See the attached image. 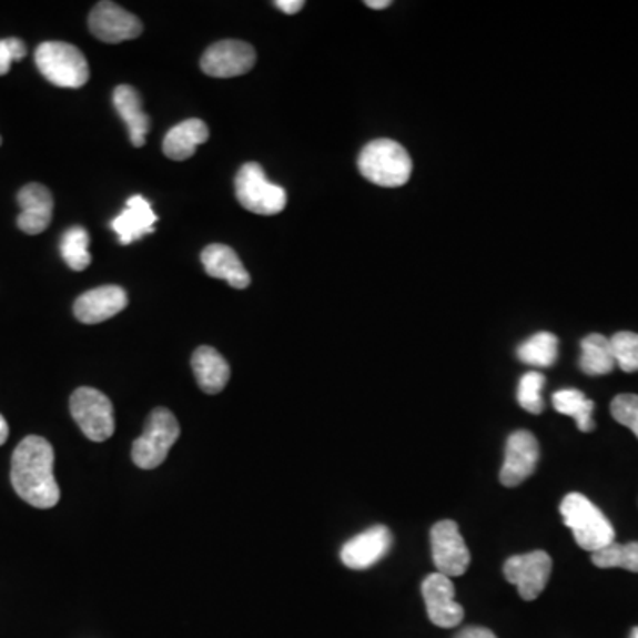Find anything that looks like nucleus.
Returning <instances> with one entry per match:
<instances>
[{
  "mask_svg": "<svg viewBox=\"0 0 638 638\" xmlns=\"http://www.w3.org/2000/svg\"><path fill=\"white\" fill-rule=\"evenodd\" d=\"M234 186L240 204L255 215H277L286 207V190L273 185L260 163H245L236 174Z\"/></svg>",
  "mask_w": 638,
  "mask_h": 638,
  "instance_id": "nucleus-6",
  "label": "nucleus"
},
{
  "mask_svg": "<svg viewBox=\"0 0 638 638\" xmlns=\"http://www.w3.org/2000/svg\"><path fill=\"white\" fill-rule=\"evenodd\" d=\"M18 206L22 212L18 215L17 224L26 234L31 236L41 234L52 222V192L41 183H29L23 186L18 192Z\"/></svg>",
  "mask_w": 638,
  "mask_h": 638,
  "instance_id": "nucleus-16",
  "label": "nucleus"
},
{
  "mask_svg": "<svg viewBox=\"0 0 638 638\" xmlns=\"http://www.w3.org/2000/svg\"><path fill=\"white\" fill-rule=\"evenodd\" d=\"M610 344H612L616 366L621 367L625 373H637L638 334H634V332H617L610 340Z\"/></svg>",
  "mask_w": 638,
  "mask_h": 638,
  "instance_id": "nucleus-28",
  "label": "nucleus"
},
{
  "mask_svg": "<svg viewBox=\"0 0 638 638\" xmlns=\"http://www.w3.org/2000/svg\"><path fill=\"white\" fill-rule=\"evenodd\" d=\"M392 534L385 525H375L350 539L341 548V560L350 569H367L388 554Z\"/></svg>",
  "mask_w": 638,
  "mask_h": 638,
  "instance_id": "nucleus-14",
  "label": "nucleus"
},
{
  "mask_svg": "<svg viewBox=\"0 0 638 638\" xmlns=\"http://www.w3.org/2000/svg\"><path fill=\"white\" fill-rule=\"evenodd\" d=\"M273 6L281 9L282 13L296 14L302 11L305 2L304 0H277V2H273Z\"/></svg>",
  "mask_w": 638,
  "mask_h": 638,
  "instance_id": "nucleus-32",
  "label": "nucleus"
},
{
  "mask_svg": "<svg viewBox=\"0 0 638 638\" xmlns=\"http://www.w3.org/2000/svg\"><path fill=\"white\" fill-rule=\"evenodd\" d=\"M159 216L153 212L151 204L142 195H132L120 216L112 221V230L118 234L121 245H130L136 240L144 239L145 234L154 233V224Z\"/></svg>",
  "mask_w": 638,
  "mask_h": 638,
  "instance_id": "nucleus-17",
  "label": "nucleus"
},
{
  "mask_svg": "<svg viewBox=\"0 0 638 638\" xmlns=\"http://www.w3.org/2000/svg\"><path fill=\"white\" fill-rule=\"evenodd\" d=\"M254 47L239 40L219 41L212 44L201 58V70L215 79L245 75L254 68Z\"/></svg>",
  "mask_w": 638,
  "mask_h": 638,
  "instance_id": "nucleus-10",
  "label": "nucleus"
},
{
  "mask_svg": "<svg viewBox=\"0 0 638 638\" xmlns=\"http://www.w3.org/2000/svg\"><path fill=\"white\" fill-rule=\"evenodd\" d=\"M70 409L80 432L89 440L105 442L114 435V406L103 392L91 387L77 388L70 399Z\"/></svg>",
  "mask_w": 638,
  "mask_h": 638,
  "instance_id": "nucleus-7",
  "label": "nucleus"
},
{
  "mask_svg": "<svg viewBox=\"0 0 638 638\" xmlns=\"http://www.w3.org/2000/svg\"><path fill=\"white\" fill-rule=\"evenodd\" d=\"M358 171L375 185L397 189L409 180L414 165L408 151L399 142L376 139L362 150L358 156Z\"/></svg>",
  "mask_w": 638,
  "mask_h": 638,
  "instance_id": "nucleus-3",
  "label": "nucleus"
},
{
  "mask_svg": "<svg viewBox=\"0 0 638 638\" xmlns=\"http://www.w3.org/2000/svg\"><path fill=\"white\" fill-rule=\"evenodd\" d=\"M178 438H180V424L171 409H153L145 423L144 433L133 442V463L142 470L160 467Z\"/></svg>",
  "mask_w": 638,
  "mask_h": 638,
  "instance_id": "nucleus-5",
  "label": "nucleus"
},
{
  "mask_svg": "<svg viewBox=\"0 0 638 638\" xmlns=\"http://www.w3.org/2000/svg\"><path fill=\"white\" fill-rule=\"evenodd\" d=\"M559 357V340L550 332H539L518 348V358L528 366L550 367Z\"/></svg>",
  "mask_w": 638,
  "mask_h": 638,
  "instance_id": "nucleus-24",
  "label": "nucleus"
},
{
  "mask_svg": "<svg viewBox=\"0 0 638 638\" xmlns=\"http://www.w3.org/2000/svg\"><path fill=\"white\" fill-rule=\"evenodd\" d=\"M593 564L604 569L622 568L638 573V541L605 546L604 550L593 554Z\"/></svg>",
  "mask_w": 638,
  "mask_h": 638,
  "instance_id": "nucleus-26",
  "label": "nucleus"
},
{
  "mask_svg": "<svg viewBox=\"0 0 638 638\" xmlns=\"http://www.w3.org/2000/svg\"><path fill=\"white\" fill-rule=\"evenodd\" d=\"M61 255L64 263L75 272L89 269L91 252H89V233L84 227L75 225L62 234Z\"/></svg>",
  "mask_w": 638,
  "mask_h": 638,
  "instance_id": "nucleus-25",
  "label": "nucleus"
},
{
  "mask_svg": "<svg viewBox=\"0 0 638 638\" xmlns=\"http://www.w3.org/2000/svg\"><path fill=\"white\" fill-rule=\"evenodd\" d=\"M580 369L587 376H605L616 367L612 344L601 334L587 335L581 341Z\"/></svg>",
  "mask_w": 638,
  "mask_h": 638,
  "instance_id": "nucleus-22",
  "label": "nucleus"
},
{
  "mask_svg": "<svg viewBox=\"0 0 638 638\" xmlns=\"http://www.w3.org/2000/svg\"><path fill=\"white\" fill-rule=\"evenodd\" d=\"M89 29L98 40L105 43L135 40L142 34L141 20L114 2L94 6L89 14Z\"/></svg>",
  "mask_w": 638,
  "mask_h": 638,
  "instance_id": "nucleus-11",
  "label": "nucleus"
},
{
  "mask_svg": "<svg viewBox=\"0 0 638 638\" xmlns=\"http://www.w3.org/2000/svg\"><path fill=\"white\" fill-rule=\"evenodd\" d=\"M628 638H638V626L631 630L630 637Z\"/></svg>",
  "mask_w": 638,
  "mask_h": 638,
  "instance_id": "nucleus-35",
  "label": "nucleus"
},
{
  "mask_svg": "<svg viewBox=\"0 0 638 638\" xmlns=\"http://www.w3.org/2000/svg\"><path fill=\"white\" fill-rule=\"evenodd\" d=\"M456 638H497L494 631L483 626H468L465 630L459 631Z\"/></svg>",
  "mask_w": 638,
  "mask_h": 638,
  "instance_id": "nucleus-31",
  "label": "nucleus"
},
{
  "mask_svg": "<svg viewBox=\"0 0 638 638\" xmlns=\"http://www.w3.org/2000/svg\"><path fill=\"white\" fill-rule=\"evenodd\" d=\"M564 525L571 528L575 541L581 550H604L605 546L616 543V530L607 516L590 503L586 495L569 494L560 503Z\"/></svg>",
  "mask_w": 638,
  "mask_h": 638,
  "instance_id": "nucleus-2",
  "label": "nucleus"
},
{
  "mask_svg": "<svg viewBox=\"0 0 638 638\" xmlns=\"http://www.w3.org/2000/svg\"><path fill=\"white\" fill-rule=\"evenodd\" d=\"M27 47L18 38H6L0 40V77L6 75L11 70L14 61L26 58Z\"/></svg>",
  "mask_w": 638,
  "mask_h": 638,
  "instance_id": "nucleus-30",
  "label": "nucleus"
},
{
  "mask_svg": "<svg viewBox=\"0 0 638 638\" xmlns=\"http://www.w3.org/2000/svg\"><path fill=\"white\" fill-rule=\"evenodd\" d=\"M53 462L52 445L41 436H27L17 445L11 459V485L29 506L38 509L58 506L61 489L53 476Z\"/></svg>",
  "mask_w": 638,
  "mask_h": 638,
  "instance_id": "nucleus-1",
  "label": "nucleus"
},
{
  "mask_svg": "<svg viewBox=\"0 0 638 638\" xmlns=\"http://www.w3.org/2000/svg\"><path fill=\"white\" fill-rule=\"evenodd\" d=\"M543 387H545V376L536 371H530L519 379L518 403L528 414L539 415L545 409Z\"/></svg>",
  "mask_w": 638,
  "mask_h": 638,
  "instance_id": "nucleus-27",
  "label": "nucleus"
},
{
  "mask_svg": "<svg viewBox=\"0 0 638 638\" xmlns=\"http://www.w3.org/2000/svg\"><path fill=\"white\" fill-rule=\"evenodd\" d=\"M432 554L436 573L445 577H462L470 566V551L463 541L458 524L453 519L433 525Z\"/></svg>",
  "mask_w": 638,
  "mask_h": 638,
  "instance_id": "nucleus-9",
  "label": "nucleus"
},
{
  "mask_svg": "<svg viewBox=\"0 0 638 638\" xmlns=\"http://www.w3.org/2000/svg\"><path fill=\"white\" fill-rule=\"evenodd\" d=\"M210 136L206 123L201 120L181 121L169 130L163 139V153L174 162H183L194 156L199 145L204 144Z\"/></svg>",
  "mask_w": 638,
  "mask_h": 638,
  "instance_id": "nucleus-21",
  "label": "nucleus"
},
{
  "mask_svg": "<svg viewBox=\"0 0 638 638\" xmlns=\"http://www.w3.org/2000/svg\"><path fill=\"white\" fill-rule=\"evenodd\" d=\"M36 64L41 75L58 88H84L89 80V64L75 44L44 41L36 49Z\"/></svg>",
  "mask_w": 638,
  "mask_h": 638,
  "instance_id": "nucleus-4",
  "label": "nucleus"
},
{
  "mask_svg": "<svg viewBox=\"0 0 638 638\" xmlns=\"http://www.w3.org/2000/svg\"><path fill=\"white\" fill-rule=\"evenodd\" d=\"M550 555L537 550L530 554L515 555L504 566V577L509 584L518 587L519 596L525 601H534L541 596L551 575Z\"/></svg>",
  "mask_w": 638,
  "mask_h": 638,
  "instance_id": "nucleus-8",
  "label": "nucleus"
},
{
  "mask_svg": "<svg viewBox=\"0 0 638 638\" xmlns=\"http://www.w3.org/2000/svg\"><path fill=\"white\" fill-rule=\"evenodd\" d=\"M391 0H367L366 6L371 9H385L391 6Z\"/></svg>",
  "mask_w": 638,
  "mask_h": 638,
  "instance_id": "nucleus-34",
  "label": "nucleus"
},
{
  "mask_svg": "<svg viewBox=\"0 0 638 638\" xmlns=\"http://www.w3.org/2000/svg\"><path fill=\"white\" fill-rule=\"evenodd\" d=\"M201 261L210 277L230 282V286L236 290H245L251 284V275L243 266L242 260L227 245L221 243L207 245L201 254Z\"/></svg>",
  "mask_w": 638,
  "mask_h": 638,
  "instance_id": "nucleus-18",
  "label": "nucleus"
},
{
  "mask_svg": "<svg viewBox=\"0 0 638 638\" xmlns=\"http://www.w3.org/2000/svg\"><path fill=\"white\" fill-rule=\"evenodd\" d=\"M192 369L199 387L206 394H219L230 383V364L212 346H201L192 355Z\"/></svg>",
  "mask_w": 638,
  "mask_h": 638,
  "instance_id": "nucleus-20",
  "label": "nucleus"
},
{
  "mask_svg": "<svg viewBox=\"0 0 638 638\" xmlns=\"http://www.w3.org/2000/svg\"><path fill=\"white\" fill-rule=\"evenodd\" d=\"M115 111L121 115V120L128 126L130 141L135 148L145 144V135L150 132V115L142 111L141 94L136 93L132 85H118L114 91Z\"/></svg>",
  "mask_w": 638,
  "mask_h": 638,
  "instance_id": "nucleus-19",
  "label": "nucleus"
},
{
  "mask_svg": "<svg viewBox=\"0 0 638 638\" xmlns=\"http://www.w3.org/2000/svg\"><path fill=\"white\" fill-rule=\"evenodd\" d=\"M9 436V426L6 418L0 415V445H4Z\"/></svg>",
  "mask_w": 638,
  "mask_h": 638,
  "instance_id": "nucleus-33",
  "label": "nucleus"
},
{
  "mask_svg": "<svg viewBox=\"0 0 638 638\" xmlns=\"http://www.w3.org/2000/svg\"><path fill=\"white\" fill-rule=\"evenodd\" d=\"M551 401H554V408L559 414L575 418L581 433L595 432L596 424L593 421L595 401L586 397L584 392L577 391V388H563V391L555 392Z\"/></svg>",
  "mask_w": 638,
  "mask_h": 638,
  "instance_id": "nucleus-23",
  "label": "nucleus"
},
{
  "mask_svg": "<svg viewBox=\"0 0 638 638\" xmlns=\"http://www.w3.org/2000/svg\"><path fill=\"white\" fill-rule=\"evenodd\" d=\"M128 305L126 291L120 286H100L77 298L73 313L85 325H97L120 314Z\"/></svg>",
  "mask_w": 638,
  "mask_h": 638,
  "instance_id": "nucleus-15",
  "label": "nucleus"
},
{
  "mask_svg": "<svg viewBox=\"0 0 638 638\" xmlns=\"http://www.w3.org/2000/svg\"><path fill=\"white\" fill-rule=\"evenodd\" d=\"M456 587L449 577L442 573H433L423 581V598L427 616L433 625L440 628H454L463 621V607L456 604Z\"/></svg>",
  "mask_w": 638,
  "mask_h": 638,
  "instance_id": "nucleus-13",
  "label": "nucleus"
},
{
  "mask_svg": "<svg viewBox=\"0 0 638 638\" xmlns=\"http://www.w3.org/2000/svg\"><path fill=\"white\" fill-rule=\"evenodd\" d=\"M0 144H2V139H0Z\"/></svg>",
  "mask_w": 638,
  "mask_h": 638,
  "instance_id": "nucleus-36",
  "label": "nucleus"
},
{
  "mask_svg": "<svg viewBox=\"0 0 638 638\" xmlns=\"http://www.w3.org/2000/svg\"><path fill=\"white\" fill-rule=\"evenodd\" d=\"M539 462V444L536 436L525 429L510 433L506 444V459L500 470V483L507 488L521 485L533 476Z\"/></svg>",
  "mask_w": 638,
  "mask_h": 638,
  "instance_id": "nucleus-12",
  "label": "nucleus"
},
{
  "mask_svg": "<svg viewBox=\"0 0 638 638\" xmlns=\"http://www.w3.org/2000/svg\"><path fill=\"white\" fill-rule=\"evenodd\" d=\"M610 412L617 423L630 427L638 438V396L637 394H619L614 397Z\"/></svg>",
  "mask_w": 638,
  "mask_h": 638,
  "instance_id": "nucleus-29",
  "label": "nucleus"
}]
</instances>
